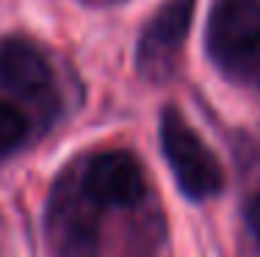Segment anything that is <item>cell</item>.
Wrapping results in <instances>:
<instances>
[{
  "instance_id": "6da1fadb",
  "label": "cell",
  "mask_w": 260,
  "mask_h": 257,
  "mask_svg": "<svg viewBox=\"0 0 260 257\" xmlns=\"http://www.w3.org/2000/svg\"><path fill=\"white\" fill-rule=\"evenodd\" d=\"M160 146L177 186L188 199H208L221 191L219 161L177 108H166L160 116Z\"/></svg>"
},
{
  "instance_id": "7a4b0ae2",
  "label": "cell",
  "mask_w": 260,
  "mask_h": 257,
  "mask_svg": "<svg viewBox=\"0 0 260 257\" xmlns=\"http://www.w3.org/2000/svg\"><path fill=\"white\" fill-rule=\"evenodd\" d=\"M94 210L97 205L86 197L80 180H61L47 213V238L55 257H97L100 232Z\"/></svg>"
},
{
  "instance_id": "3957f363",
  "label": "cell",
  "mask_w": 260,
  "mask_h": 257,
  "mask_svg": "<svg viewBox=\"0 0 260 257\" xmlns=\"http://www.w3.org/2000/svg\"><path fill=\"white\" fill-rule=\"evenodd\" d=\"M197 0H166L147 22L144 33L139 39V64L141 78L147 81H166L175 69V61L180 56V47L185 42L194 22Z\"/></svg>"
},
{
  "instance_id": "277c9868",
  "label": "cell",
  "mask_w": 260,
  "mask_h": 257,
  "mask_svg": "<svg viewBox=\"0 0 260 257\" xmlns=\"http://www.w3.org/2000/svg\"><path fill=\"white\" fill-rule=\"evenodd\" d=\"M80 188L97 207H133L147 194L144 169L130 152L111 150L89 158Z\"/></svg>"
},
{
  "instance_id": "5b68a950",
  "label": "cell",
  "mask_w": 260,
  "mask_h": 257,
  "mask_svg": "<svg viewBox=\"0 0 260 257\" xmlns=\"http://www.w3.org/2000/svg\"><path fill=\"white\" fill-rule=\"evenodd\" d=\"M208 45L224 64L255 58L260 53V0H219L208 22Z\"/></svg>"
},
{
  "instance_id": "8992f818",
  "label": "cell",
  "mask_w": 260,
  "mask_h": 257,
  "mask_svg": "<svg viewBox=\"0 0 260 257\" xmlns=\"http://www.w3.org/2000/svg\"><path fill=\"white\" fill-rule=\"evenodd\" d=\"M0 83L14 94L39 97L53 86V69L34 42L11 36L0 45Z\"/></svg>"
},
{
  "instance_id": "52a82bcc",
  "label": "cell",
  "mask_w": 260,
  "mask_h": 257,
  "mask_svg": "<svg viewBox=\"0 0 260 257\" xmlns=\"http://www.w3.org/2000/svg\"><path fill=\"white\" fill-rule=\"evenodd\" d=\"M25 133H28V122L22 111L11 102L0 100V155H9L11 150H17L25 138Z\"/></svg>"
},
{
  "instance_id": "ba28073f",
  "label": "cell",
  "mask_w": 260,
  "mask_h": 257,
  "mask_svg": "<svg viewBox=\"0 0 260 257\" xmlns=\"http://www.w3.org/2000/svg\"><path fill=\"white\" fill-rule=\"evenodd\" d=\"M246 218H249V227H252V232H255L257 241H260V197L249 205V213H246Z\"/></svg>"
}]
</instances>
